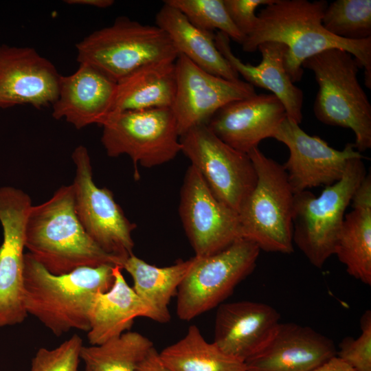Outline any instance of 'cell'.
I'll return each mask as SVG.
<instances>
[{
  "label": "cell",
  "mask_w": 371,
  "mask_h": 371,
  "mask_svg": "<svg viewBox=\"0 0 371 371\" xmlns=\"http://www.w3.org/2000/svg\"><path fill=\"white\" fill-rule=\"evenodd\" d=\"M328 5L325 0H273L258 15L255 30L242 44L245 52H254L265 42L284 44V68L291 81H300L303 63L326 49L337 48L351 54L364 71V82L371 89V37L349 41L329 33L322 19Z\"/></svg>",
  "instance_id": "cell-1"
},
{
  "label": "cell",
  "mask_w": 371,
  "mask_h": 371,
  "mask_svg": "<svg viewBox=\"0 0 371 371\" xmlns=\"http://www.w3.org/2000/svg\"><path fill=\"white\" fill-rule=\"evenodd\" d=\"M25 247L55 275L104 265L122 269L123 262L102 249L85 231L76 213L71 184L62 186L49 199L31 207Z\"/></svg>",
  "instance_id": "cell-2"
},
{
  "label": "cell",
  "mask_w": 371,
  "mask_h": 371,
  "mask_svg": "<svg viewBox=\"0 0 371 371\" xmlns=\"http://www.w3.org/2000/svg\"><path fill=\"white\" fill-rule=\"evenodd\" d=\"M113 267H80L55 275L25 253L23 289L27 314L58 337L72 329L88 332L91 304L98 293L111 289Z\"/></svg>",
  "instance_id": "cell-3"
},
{
  "label": "cell",
  "mask_w": 371,
  "mask_h": 371,
  "mask_svg": "<svg viewBox=\"0 0 371 371\" xmlns=\"http://www.w3.org/2000/svg\"><path fill=\"white\" fill-rule=\"evenodd\" d=\"M302 68L312 71L318 85L313 104L324 124L351 129L354 146L362 153L371 148V104L359 79V65L344 49L333 48L306 59Z\"/></svg>",
  "instance_id": "cell-4"
},
{
  "label": "cell",
  "mask_w": 371,
  "mask_h": 371,
  "mask_svg": "<svg viewBox=\"0 0 371 371\" xmlns=\"http://www.w3.org/2000/svg\"><path fill=\"white\" fill-rule=\"evenodd\" d=\"M256 184L238 212L240 237L268 252L291 254L294 193L283 167L258 147L248 153Z\"/></svg>",
  "instance_id": "cell-5"
},
{
  "label": "cell",
  "mask_w": 371,
  "mask_h": 371,
  "mask_svg": "<svg viewBox=\"0 0 371 371\" xmlns=\"http://www.w3.org/2000/svg\"><path fill=\"white\" fill-rule=\"evenodd\" d=\"M77 60L97 69L115 82L155 63L175 62L178 52L158 26L122 16L95 30L76 45Z\"/></svg>",
  "instance_id": "cell-6"
},
{
  "label": "cell",
  "mask_w": 371,
  "mask_h": 371,
  "mask_svg": "<svg viewBox=\"0 0 371 371\" xmlns=\"http://www.w3.org/2000/svg\"><path fill=\"white\" fill-rule=\"evenodd\" d=\"M363 159L350 160L341 179L326 186L319 196L308 190L294 194L293 241L317 268L334 255L345 212L366 175Z\"/></svg>",
  "instance_id": "cell-7"
},
{
  "label": "cell",
  "mask_w": 371,
  "mask_h": 371,
  "mask_svg": "<svg viewBox=\"0 0 371 371\" xmlns=\"http://www.w3.org/2000/svg\"><path fill=\"white\" fill-rule=\"evenodd\" d=\"M101 142L108 156L127 155L139 178L137 164L153 168L181 152L180 134L171 108L113 113L102 125Z\"/></svg>",
  "instance_id": "cell-8"
},
{
  "label": "cell",
  "mask_w": 371,
  "mask_h": 371,
  "mask_svg": "<svg viewBox=\"0 0 371 371\" xmlns=\"http://www.w3.org/2000/svg\"><path fill=\"white\" fill-rule=\"evenodd\" d=\"M260 249L240 238L216 254L192 258L177 293V315L184 321L218 306L254 269Z\"/></svg>",
  "instance_id": "cell-9"
},
{
  "label": "cell",
  "mask_w": 371,
  "mask_h": 371,
  "mask_svg": "<svg viewBox=\"0 0 371 371\" xmlns=\"http://www.w3.org/2000/svg\"><path fill=\"white\" fill-rule=\"evenodd\" d=\"M180 143L181 152L214 196L238 213L257 182L249 155L225 144L207 124L188 130L180 136Z\"/></svg>",
  "instance_id": "cell-10"
},
{
  "label": "cell",
  "mask_w": 371,
  "mask_h": 371,
  "mask_svg": "<svg viewBox=\"0 0 371 371\" xmlns=\"http://www.w3.org/2000/svg\"><path fill=\"white\" fill-rule=\"evenodd\" d=\"M71 157L76 166L71 185L77 217L86 233L102 249L124 262L133 254L132 232L136 225L126 218L112 192L94 183L87 148L77 146Z\"/></svg>",
  "instance_id": "cell-11"
},
{
  "label": "cell",
  "mask_w": 371,
  "mask_h": 371,
  "mask_svg": "<svg viewBox=\"0 0 371 371\" xmlns=\"http://www.w3.org/2000/svg\"><path fill=\"white\" fill-rule=\"evenodd\" d=\"M30 196L12 186L0 187V328L22 323L24 304L25 232L31 207Z\"/></svg>",
  "instance_id": "cell-12"
},
{
  "label": "cell",
  "mask_w": 371,
  "mask_h": 371,
  "mask_svg": "<svg viewBox=\"0 0 371 371\" xmlns=\"http://www.w3.org/2000/svg\"><path fill=\"white\" fill-rule=\"evenodd\" d=\"M179 213L194 256L216 254L241 238L238 213L214 196L191 165L181 188Z\"/></svg>",
  "instance_id": "cell-13"
},
{
  "label": "cell",
  "mask_w": 371,
  "mask_h": 371,
  "mask_svg": "<svg viewBox=\"0 0 371 371\" xmlns=\"http://www.w3.org/2000/svg\"><path fill=\"white\" fill-rule=\"evenodd\" d=\"M272 138L289 150V157L283 167L294 194L333 185L341 179L350 160L364 159L354 144H347L341 150L335 149L319 137L307 134L287 116Z\"/></svg>",
  "instance_id": "cell-14"
},
{
  "label": "cell",
  "mask_w": 371,
  "mask_h": 371,
  "mask_svg": "<svg viewBox=\"0 0 371 371\" xmlns=\"http://www.w3.org/2000/svg\"><path fill=\"white\" fill-rule=\"evenodd\" d=\"M176 93L172 110L180 136L207 124L225 105L256 94L245 81L229 80L202 69L182 54L175 60Z\"/></svg>",
  "instance_id": "cell-15"
},
{
  "label": "cell",
  "mask_w": 371,
  "mask_h": 371,
  "mask_svg": "<svg viewBox=\"0 0 371 371\" xmlns=\"http://www.w3.org/2000/svg\"><path fill=\"white\" fill-rule=\"evenodd\" d=\"M60 78L54 65L34 49L0 44V108L52 105Z\"/></svg>",
  "instance_id": "cell-16"
},
{
  "label": "cell",
  "mask_w": 371,
  "mask_h": 371,
  "mask_svg": "<svg viewBox=\"0 0 371 371\" xmlns=\"http://www.w3.org/2000/svg\"><path fill=\"white\" fill-rule=\"evenodd\" d=\"M286 117L281 101L273 94H255L221 108L207 124L223 142L248 154L264 139L273 137Z\"/></svg>",
  "instance_id": "cell-17"
},
{
  "label": "cell",
  "mask_w": 371,
  "mask_h": 371,
  "mask_svg": "<svg viewBox=\"0 0 371 371\" xmlns=\"http://www.w3.org/2000/svg\"><path fill=\"white\" fill-rule=\"evenodd\" d=\"M273 306L254 301L222 303L215 317L214 343L243 361L260 352L280 322Z\"/></svg>",
  "instance_id": "cell-18"
},
{
  "label": "cell",
  "mask_w": 371,
  "mask_h": 371,
  "mask_svg": "<svg viewBox=\"0 0 371 371\" xmlns=\"http://www.w3.org/2000/svg\"><path fill=\"white\" fill-rule=\"evenodd\" d=\"M337 350L330 339L308 326L280 323L266 346L245 363L247 371H311Z\"/></svg>",
  "instance_id": "cell-19"
},
{
  "label": "cell",
  "mask_w": 371,
  "mask_h": 371,
  "mask_svg": "<svg viewBox=\"0 0 371 371\" xmlns=\"http://www.w3.org/2000/svg\"><path fill=\"white\" fill-rule=\"evenodd\" d=\"M114 82L93 67L80 63L71 75L61 76L59 93L52 104V116L80 129L102 126L111 113L116 92Z\"/></svg>",
  "instance_id": "cell-20"
},
{
  "label": "cell",
  "mask_w": 371,
  "mask_h": 371,
  "mask_svg": "<svg viewBox=\"0 0 371 371\" xmlns=\"http://www.w3.org/2000/svg\"><path fill=\"white\" fill-rule=\"evenodd\" d=\"M216 45L234 70L253 87L270 91L282 103L286 116L300 124L302 120L303 91L294 85L286 73L284 59L286 47L278 42H265L258 45L261 62L256 66L245 63L231 48L230 38L221 32L215 34Z\"/></svg>",
  "instance_id": "cell-21"
},
{
  "label": "cell",
  "mask_w": 371,
  "mask_h": 371,
  "mask_svg": "<svg viewBox=\"0 0 371 371\" xmlns=\"http://www.w3.org/2000/svg\"><path fill=\"white\" fill-rule=\"evenodd\" d=\"M122 267H113V283L111 289L98 293L89 313V343L102 344L127 332L134 319L144 317L153 320L151 309L126 282Z\"/></svg>",
  "instance_id": "cell-22"
},
{
  "label": "cell",
  "mask_w": 371,
  "mask_h": 371,
  "mask_svg": "<svg viewBox=\"0 0 371 371\" xmlns=\"http://www.w3.org/2000/svg\"><path fill=\"white\" fill-rule=\"evenodd\" d=\"M155 23L169 36L179 54L210 74L229 80L239 79L218 51L214 32L196 27L181 11L165 2L156 14Z\"/></svg>",
  "instance_id": "cell-23"
},
{
  "label": "cell",
  "mask_w": 371,
  "mask_h": 371,
  "mask_svg": "<svg viewBox=\"0 0 371 371\" xmlns=\"http://www.w3.org/2000/svg\"><path fill=\"white\" fill-rule=\"evenodd\" d=\"M175 93V61L147 65L117 82L111 113L172 108Z\"/></svg>",
  "instance_id": "cell-24"
},
{
  "label": "cell",
  "mask_w": 371,
  "mask_h": 371,
  "mask_svg": "<svg viewBox=\"0 0 371 371\" xmlns=\"http://www.w3.org/2000/svg\"><path fill=\"white\" fill-rule=\"evenodd\" d=\"M192 265V258L179 260L168 267H157L135 256L127 258L122 265L132 277L133 289L150 307L153 320L165 324L170 321L168 305Z\"/></svg>",
  "instance_id": "cell-25"
},
{
  "label": "cell",
  "mask_w": 371,
  "mask_h": 371,
  "mask_svg": "<svg viewBox=\"0 0 371 371\" xmlns=\"http://www.w3.org/2000/svg\"><path fill=\"white\" fill-rule=\"evenodd\" d=\"M159 354L172 371H247L245 361L224 352L214 342H207L195 325Z\"/></svg>",
  "instance_id": "cell-26"
},
{
  "label": "cell",
  "mask_w": 371,
  "mask_h": 371,
  "mask_svg": "<svg viewBox=\"0 0 371 371\" xmlns=\"http://www.w3.org/2000/svg\"><path fill=\"white\" fill-rule=\"evenodd\" d=\"M348 273L371 285V208H356L345 215L334 248Z\"/></svg>",
  "instance_id": "cell-27"
},
{
  "label": "cell",
  "mask_w": 371,
  "mask_h": 371,
  "mask_svg": "<svg viewBox=\"0 0 371 371\" xmlns=\"http://www.w3.org/2000/svg\"><path fill=\"white\" fill-rule=\"evenodd\" d=\"M153 343L137 332L127 331L102 344L82 346L85 371H134Z\"/></svg>",
  "instance_id": "cell-28"
},
{
  "label": "cell",
  "mask_w": 371,
  "mask_h": 371,
  "mask_svg": "<svg viewBox=\"0 0 371 371\" xmlns=\"http://www.w3.org/2000/svg\"><path fill=\"white\" fill-rule=\"evenodd\" d=\"M323 27L331 34L349 41L371 37V1L337 0L328 4Z\"/></svg>",
  "instance_id": "cell-29"
},
{
  "label": "cell",
  "mask_w": 371,
  "mask_h": 371,
  "mask_svg": "<svg viewBox=\"0 0 371 371\" xmlns=\"http://www.w3.org/2000/svg\"><path fill=\"white\" fill-rule=\"evenodd\" d=\"M181 11L196 27L210 32L218 30L235 42L243 44L245 36L232 21L223 0H166Z\"/></svg>",
  "instance_id": "cell-30"
},
{
  "label": "cell",
  "mask_w": 371,
  "mask_h": 371,
  "mask_svg": "<svg viewBox=\"0 0 371 371\" xmlns=\"http://www.w3.org/2000/svg\"><path fill=\"white\" fill-rule=\"evenodd\" d=\"M75 334L54 349L41 348L32 359L30 371H78L82 348Z\"/></svg>",
  "instance_id": "cell-31"
},
{
  "label": "cell",
  "mask_w": 371,
  "mask_h": 371,
  "mask_svg": "<svg viewBox=\"0 0 371 371\" xmlns=\"http://www.w3.org/2000/svg\"><path fill=\"white\" fill-rule=\"evenodd\" d=\"M361 333L355 339L345 337L337 350V356L355 371H371V312L366 311L361 318Z\"/></svg>",
  "instance_id": "cell-32"
},
{
  "label": "cell",
  "mask_w": 371,
  "mask_h": 371,
  "mask_svg": "<svg viewBox=\"0 0 371 371\" xmlns=\"http://www.w3.org/2000/svg\"><path fill=\"white\" fill-rule=\"evenodd\" d=\"M273 0H223L232 21L245 36L255 30L258 23L256 10L261 5H269Z\"/></svg>",
  "instance_id": "cell-33"
},
{
  "label": "cell",
  "mask_w": 371,
  "mask_h": 371,
  "mask_svg": "<svg viewBox=\"0 0 371 371\" xmlns=\"http://www.w3.org/2000/svg\"><path fill=\"white\" fill-rule=\"evenodd\" d=\"M351 202L353 209L371 208V176L366 175L356 190L355 191Z\"/></svg>",
  "instance_id": "cell-34"
},
{
  "label": "cell",
  "mask_w": 371,
  "mask_h": 371,
  "mask_svg": "<svg viewBox=\"0 0 371 371\" xmlns=\"http://www.w3.org/2000/svg\"><path fill=\"white\" fill-rule=\"evenodd\" d=\"M134 371H172L161 361L159 354L152 347L139 362Z\"/></svg>",
  "instance_id": "cell-35"
},
{
  "label": "cell",
  "mask_w": 371,
  "mask_h": 371,
  "mask_svg": "<svg viewBox=\"0 0 371 371\" xmlns=\"http://www.w3.org/2000/svg\"><path fill=\"white\" fill-rule=\"evenodd\" d=\"M311 371H355L337 355Z\"/></svg>",
  "instance_id": "cell-36"
},
{
  "label": "cell",
  "mask_w": 371,
  "mask_h": 371,
  "mask_svg": "<svg viewBox=\"0 0 371 371\" xmlns=\"http://www.w3.org/2000/svg\"><path fill=\"white\" fill-rule=\"evenodd\" d=\"M65 1L68 4L86 5L99 8H106L114 3L113 0H67Z\"/></svg>",
  "instance_id": "cell-37"
}]
</instances>
